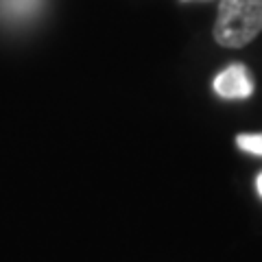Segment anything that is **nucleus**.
I'll return each mask as SVG.
<instances>
[{
	"mask_svg": "<svg viewBox=\"0 0 262 262\" xmlns=\"http://www.w3.org/2000/svg\"><path fill=\"white\" fill-rule=\"evenodd\" d=\"M256 190H258V194L262 196V173H260L258 179H256Z\"/></svg>",
	"mask_w": 262,
	"mask_h": 262,
	"instance_id": "4",
	"label": "nucleus"
},
{
	"mask_svg": "<svg viewBox=\"0 0 262 262\" xmlns=\"http://www.w3.org/2000/svg\"><path fill=\"white\" fill-rule=\"evenodd\" d=\"M262 31V0H221L214 39L225 48H243Z\"/></svg>",
	"mask_w": 262,
	"mask_h": 262,
	"instance_id": "1",
	"label": "nucleus"
},
{
	"mask_svg": "<svg viewBox=\"0 0 262 262\" xmlns=\"http://www.w3.org/2000/svg\"><path fill=\"white\" fill-rule=\"evenodd\" d=\"M236 144L247 153L262 155V134H241L236 138Z\"/></svg>",
	"mask_w": 262,
	"mask_h": 262,
	"instance_id": "3",
	"label": "nucleus"
},
{
	"mask_svg": "<svg viewBox=\"0 0 262 262\" xmlns=\"http://www.w3.org/2000/svg\"><path fill=\"white\" fill-rule=\"evenodd\" d=\"M212 88L221 98H247L253 92V81H251V72L245 68L243 63H232L225 70H221L219 75L212 81Z\"/></svg>",
	"mask_w": 262,
	"mask_h": 262,
	"instance_id": "2",
	"label": "nucleus"
}]
</instances>
